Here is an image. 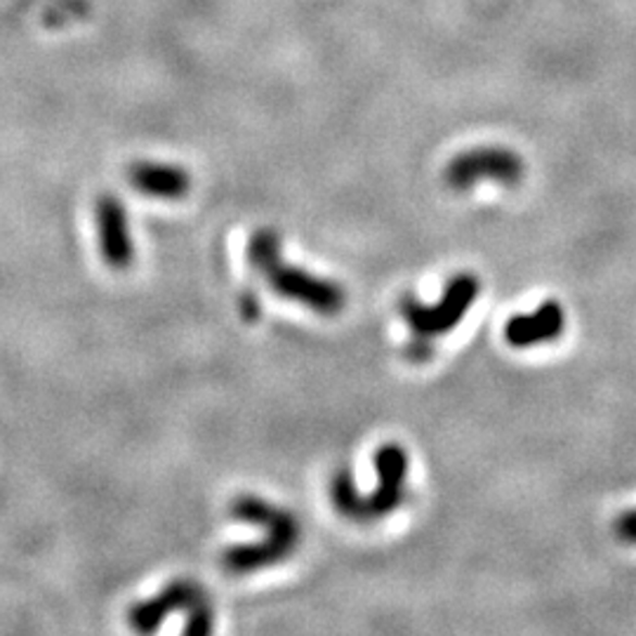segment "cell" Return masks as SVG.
<instances>
[{
	"label": "cell",
	"instance_id": "6da1fadb",
	"mask_svg": "<svg viewBox=\"0 0 636 636\" xmlns=\"http://www.w3.org/2000/svg\"><path fill=\"white\" fill-rule=\"evenodd\" d=\"M229 512L236 521L264 528V537L254 545H236L226 549L222 554V569L226 573L246 575L269 569V565L288 559L302 540L297 516L288 509L258 498V495H240L232 502Z\"/></svg>",
	"mask_w": 636,
	"mask_h": 636
},
{
	"label": "cell",
	"instance_id": "7a4b0ae2",
	"mask_svg": "<svg viewBox=\"0 0 636 636\" xmlns=\"http://www.w3.org/2000/svg\"><path fill=\"white\" fill-rule=\"evenodd\" d=\"M248 262L283 300L300 302L321 316H335L347 307V290L339 283L304 272V269L283 260L280 238L274 229L252 234L248 244Z\"/></svg>",
	"mask_w": 636,
	"mask_h": 636
},
{
	"label": "cell",
	"instance_id": "3957f363",
	"mask_svg": "<svg viewBox=\"0 0 636 636\" xmlns=\"http://www.w3.org/2000/svg\"><path fill=\"white\" fill-rule=\"evenodd\" d=\"M408 452L399 444H385L375 452L377 484L373 492H359L349 470H339L331 484V500L339 514L357 523L385 519L406 502Z\"/></svg>",
	"mask_w": 636,
	"mask_h": 636
},
{
	"label": "cell",
	"instance_id": "277c9868",
	"mask_svg": "<svg viewBox=\"0 0 636 636\" xmlns=\"http://www.w3.org/2000/svg\"><path fill=\"white\" fill-rule=\"evenodd\" d=\"M173 613H187V625L182 629L184 634L203 636L215 627V613H212L205 591L191 579H175L149 601L133 606L130 613H127V622H130L133 629L149 634L159 629L163 620Z\"/></svg>",
	"mask_w": 636,
	"mask_h": 636
},
{
	"label": "cell",
	"instance_id": "5b68a950",
	"mask_svg": "<svg viewBox=\"0 0 636 636\" xmlns=\"http://www.w3.org/2000/svg\"><path fill=\"white\" fill-rule=\"evenodd\" d=\"M478 292H481L478 276L462 272L446 283L441 300H438L436 304L429 307V304L413 300V297H406V300L401 302V314L410 328H413L415 337H424V339L441 337L462 323L466 311H470L472 304L476 302Z\"/></svg>",
	"mask_w": 636,
	"mask_h": 636
},
{
	"label": "cell",
	"instance_id": "8992f818",
	"mask_svg": "<svg viewBox=\"0 0 636 636\" xmlns=\"http://www.w3.org/2000/svg\"><path fill=\"white\" fill-rule=\"evenodd\" d=\"M526 175V163L507 147H476L458 153L446 167L450 189L470 191L481 182H498L502 187H516Z\"/></svg>",
	"mask_w": 636,
	"mask_h": 636
},
{
	"label": "cell",
	"instance_id": "52a82bcc",
	"mask_svg": "<svg viewBox=\"0 0 636 636\" xmlns=\"http://www.w3.org/2000/svg\"><path fill=\"white\" fill-rule=\"evenodd\" d=\"M95 224L102 260L116 272L130 269L135 262V244L130 220H127V210L121 198L113 194L99 196L95 201Z\"/></svg>",
	"mask_w": 636,
	"mask_h": 636
},
{
	"label": "cell",
	"instance_id": "ba28073f",
	"mask_svg": "<svg viewBox=\"0 0 636 636\" xmlns=\"http://www.w3.org/2000/svg\"><path fill=\"white\" fill-rule=\"evenodd\" d=\"M565 331V311L557 300L543 302L528 314H516L504 323V339L509 347L531 349L557 342Z\"/></svg>",
	"mask_w": 636,
	"mask_h": 636
},
{
	"label": "cell",
	"instance_id": "9c48e42d",
	"mask_svg": "<svg viewBox=\"0 0 636 636\" xmlns=\"http://www.w3.org/2000/svg\"><path fill=\"white\" fill-rule=\"evenodd\" d=\"M127 182H130L133 189L141 191L145 196L167 198V201L187 196L191 189V177L187 170L170 163L151 161L135 163L127 170Z\"/></svg>",
	"mask_w": 636,
	"mask_h": 636
},
{
	"label": "cell",
	"instance_id": "30bf717a",
	"mask_svg": "<svg viewBox=\"0 0 636 636\" xmlns=\"http://www.w3.org/2000/svg\"><path fill=\"white\" fill-rule=\"evenodd\" d=\"M615 535L625 545H636V507L629 512H622L615 521Z\"/></svg>",
	"mask_w": 636,
	"mask_h": 636
},
{
	"label": "cell",
	"instance_id": "8fae6325",
	"mask_svg": "<svg viewBox=\"0 0 636 636\" xmlns=\"http://www.w3.org/2000/svg\"><path fill=\"white\" fill-rule=\"evenodd\" d=\"M406 357L413 361H427L432 357V347L424 337H415L413 342L406 347Z\"/></svg>",
	"mask_w": 636,
	"mask_h": 636
},
{
	"label": "cell",
	"instance_id": "7c38bea8",
	"mask_svg": "<svg viewBox=\"0 0 636 636\" xmlns=\"http://www.w3.org/2000/svg\"><path fill=\"white\" fill-rule=\"evenodd\" d=\"M240 314H244L246 321H258V316H260L258 295H254V292L240 295Z\"/></svg>",
	"mask_w": 636,
	"mask_h": 636
}]
</instances>
